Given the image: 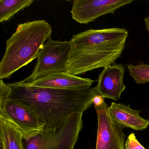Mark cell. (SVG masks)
Instances as JSON below:
<instances>
[{"label":"cell","instance_id":"obj_3","mask_svg":"<svg viewBox=\"0 0 149 149\" xmlns=\"http://www.w3.org/2000/svg\"><path fill=\"white\" fill-rule=\"evenodd\" d=\"M52 32L51 25L44 20L19 24L6 42L5 54L0 63V79L9 78L38 58Z\"/></svg>","mask_w":149,"mask_h":149},{"label":"cell","instance_id":"obj_13","mask_svg":"<svg viewBox=\"0 0 149 149\" xmlns=\"http://www.w3.org/2000/svg\"><path fill=\"white\" fill-rule=\"evenodd\" d=\"M34 2V0H0V22L8 21Z\"/></svg>","mask_w":149,"mask_h":149},{"label":"cell","instance_id":"obj_15","mask_svg":"<svg viewBox=\"0 0 149 149\" xmlns=\"http://www.w3.org/2000/svg\"><path fill=\"white\" fill-rule=\"evenodd\" d=\"M125 149H146L139 142L134 133H131L125 142Z\"/></svg>","mask_w":149,"mask_h":149},{"label":"cell","instance_id":"obj_8","mask_svg":"<svg viewBox=\"0 0 149 149\" xmlns=\"http://www.w3.org/2000/svg\"><path fill=\"white\" fill-rule=\"evenodd\" d=\"M133 0H74L70 11L72 19L81 24H88L100 16L114 14Z\"/></svg>","mask_w":149,"mask_h":149},{"label":"cell","instance_id":"obj_11","mask_svg":"<svg viewBox=\"0 0 149 149\" xmlns=\"http://www.w3.org/2000/svg\"><path fill=\"white\" fill-rule=\"evenodd\" d=\"M109 111L113 122L122 129L143 130L149 125V120L140 116V111L133 109L129 105L112 102L109 106Z\"/></svg>","mask_w":149,"mask_h":149},{"label":"cell","instance_id":"obj_12","mask_svg":"<svg viewBox=\"0 0 149 149\" xmlns=\"http://www.w3.org/2000/svg\"><path fill=\"white\" fill-rule=\"evenodd\" d=\"M22 132L8 120L0 118V143L6 149H25Z\"/></svg>","mask_w":149,"mask_h":149},{"label":"cell","instance_id":"obj_6","mask_svg":"<svg viewBox=\"0 0 149 149\" xmlns=\"http://www.w3.org/2000/svg\"><path fill=\"white\" fill-rule=\"evenodd\" d=\"M0 118L15 125L20 130L23 139H28L41 133L44 125L30 107L8 98L0 99Z\"/></svg>","mask_w":149,"mask_h":149},{"label":"cell","instance_id":"obj_4","mask_svg":"<svg viewBox=\"0 0 149 149\" xmlns=\"http://www.w3.org/2000/svg\"><path fill=\"white\" fill-rule=\"evenodd\" d=\"M83 114H75L62 126L43 130L28 139H23L25 149H74L83 126Z\"/></svg>","mask_w":149,"mask_h":149},{"label":"cell","instance_id":"obj_18","mask_svg":"<svg viewBox=\"0 0 149 149\" xmlns=\"http://www.w3.org/2000/svg\"><path fill=\"white\" fill-rule=\"evenodd\" d=\"M0 146H1V147H0V149H6L4 146H3V145L1 144H0Z\"/></svg>","mask_w":149,"mask_h":149},{"label":"cell","instance_id":"obj_9","mask_svg":"<svg viewBox=\"0 0 149 149\" xmlns=\"http://www.w3.org/2000/svg\"><path fill=\"white\" fill-rule=\"evenodd\" d=\"M125 68L122 64H112L104 68L98 77L97 85L103 97L118 101L125 90L123 77Z\"/></svg>","mask_w":149,"mask_h":149},{"label":"cell","instance_id":"obj_14","mask_svg":"<svg viewBox=\"0 0 149 149\" xmlns=\"http://www.w3.org/2000/svg\"><path fill=\"white\" fill-rule=\"evenodd\" d=\"M129 74L137 84H144L149 82V65L143 63L134 65H126Z\"/></svg>","mask_w":149,"mask_h":149},{"label":"cell","instance_id":"obj_16","mask_svg":"<svg viewBox=\"0 0 149 149\" xmlns=\"http://www.w3.org/2000/svg\"><path fill=\"white\" fill-rule=\"evenodd\" d=\"M104 97L100 95H97L95 97L93 100V104L94 106L102 104L104 101Z\"/></svg>","mask_w":149,"mask_h":149},{"label":"cell","instance_id":"obj_2","mask_svg":"<svg viewBox=\"0 0 149 149\" xmlns=\"http://www.w3.org/2000/svg\"><path fill=\"white\" fill-rule=\"evenodd\" d=\"M128 33L125 29L111 28L88 29L73 36L68 73L77 76L115 64L124 50Z\"/></svg>","mask_w":149,"mask_h":149},{"label":"cell","instance_id":"obj_10","mask_svg":"<svg viewBox=\"0 0 149 149\" xmlns=\"http://www.w3.org/2000/svg\"><path fill=\"white\" fill-rule=\"evenodd\" d=\"M95 81L89 78L63 72L49 75L31 83H23L29 86L38 88L81 89L91 88Z\"/></svg>","mask_w":149,"mask_h":149},{"label":"cell","instance_id":"obj_5","mask_svg":"<svg viewBox=\"0 0 149 149\" xmlns=\"http://www.w3.org/2000/svg\"><path fill=\"white\" fill-rule=\"evenodd\" d=\"M71 41H60L48 39L41 49L33 70L22 81L31 83L56 73L68 72V63L71 51Z\"/></svg>","mask_w":149,"mask_h":149},{"label":"cell","instance_id":"obj_17","mask_svg":"<svg viewBox=\"0 0 149 149\" xmlns=\"http://www.w3.org/2000/svg\"><path fill=\"white\" fill-rule=\"evenodd\" d=\"M145 22L146 27V29L148 31V33H149V16L144 19Z\"/></svg>","mask_w":149,"mask_h":149},{"label":"cell","instance_id":"obj_7","mask_svg":"<svg viewBox=\"0 0 149 149\" xmlns=\"http://www.w3.org/2000/svg\"><path fill=\"white\" fill-rule=\"evenodd\" d=\"M94 107L98 122L95 149H125L126 136L111 119L108 104L104 101Z\"/></svg>","mask_w":149,"mask_h":149},{"label":"cell","instance_id":"obj_1","mask_svg":"<svg viewBox=\"0 0 149 149\" xmlns=\"http://www.w3.org/2000/svg\"><path fill=\"white\" fill-rule=\"evenodd\" d=\"M8 84L11 89L9 98L31 108L46 130L58 128L73 115L83 114L99 95L97 86L77 89L32 87L22 81Z\"/></svg>","mask_w":149,"mask_h":149}]
</instances>
